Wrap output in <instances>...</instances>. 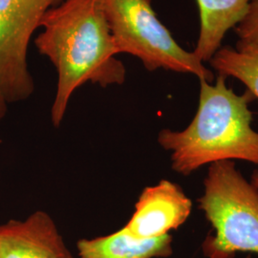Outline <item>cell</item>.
I'll list each match as a JSON object with an SVG mask.
<instances>
[{"instance_id": "obj_1", "label": "cell", "mask_w": 258, "mask_h": 258, "mask_svg": "<svg viewBox=\"0 0 258 258\" xmlns=\"http://www.w3.org/2000/svg\"><path fill=\"white\" fill-rule=\"evenodd\" d=\"M40 28L35 44L57 73L51 120L58 127L78 88L88 82L120 85L126 68L116 58L119 52L100 0H62L47 11Z\"/></svg>"}, {"instance_id": "obj_2", "label": "cell", "mask_w": 258, "mask_h": 258, "mask_svg": "<svg viewBox=\"0 0 258 258\" xmlns=\"http://www.w3.org/2000/svg\"><path fill=\"white\" fill-rule=\"evenodd\" d=\"M218 75L215 83L200 81L198 109L181 131L162 129L159 145L170 153L171 168L188 176L201 166L220 161L241 160L258 166V132L251 127L249 102L255 97L246 90L237 95Z\"/></svg>"}, {"instance_id": "obj_3", "label": "cell", "mask_w": 258, "mask_h": 258, "mask_svg": "<svg viewBox=\"0 0 258 258\" xmlns=\"http://www.w3.org/2000/svg\"><path fill=\"white\" fill-rule=\"evenodd\" d=\"M199 209L215 231L203 243L208 258H233L238 251L258 254V188L233 161L212 163L204 181Z\"/></svg>"}, {"instance_id": "obj_4", "label": "cell", "mask_w": 258, "mask_h": 258, "mask_svg": "<svg viewBox=\"0 0 258 258\" xmlns=\"http://www.w3.org/2000/svg\"><path fill=\"white\" fill-rule=\"evenodd\" d=\"M119 54L138 57L148 71L192 74L212 83L214 75L194 52L180 46L158 19L153 0H100Z\"/></svg>"}, {"instance_id": "obj_5", "label": "cell", "mask_w": 258, "mask_h": 258, "mask_svg": "<svg viewBox=\"0 0 258 258\" xmlns=\"http://www.w3.org/2000/svg\"><path fill=\"white\" fill-rule=\"evenodd\" d=\"M62 0H0V93L6 102L26 101L35 91L28 48L48 10Z\"/></svg>"}, {"instance_id": "obj_6", "label": "cell", "mask_w": 258, "mask_h": 258, "mask_svg": "<svg viewBox=\"0 0 258 258\" xmlns=\"http://www.w3.org/2000/svg\"><path fill=\"white\" fill-rule=\"evenodd\" d=\"M191 210L192 202L180 185L161 180L140 194L135 211L123 228L139 239L161 237L180 228Z\"/></svg>"}, {"instance_id": "obj_7", "label": "cell", "mask_w": 258, "mask_h": 258, "mask_svg": "<svg viewBox=\"0 0 258 258\" xmlns=\"http://www.w3.org/2000/svg\"><path fill=\"white\" fill-rule=\"evenodd\" d=\"M0 258H75L54 219L37 211L0 224Z\"/></svg>"}, {"instance_id": "obj_8", "label": "cell", "mask_w": 258, "mask_h": 258, "mask_svg": "<svg viewBox=\"0 0 258 258\" xmlns=\"http://www.w3.org/2000/svg\"><path fill=\"white\" fill-rule=\"evenodd\" d=\"M80 258H165L172 254V236L139 239L123 227L113 233L77 242Z\"/></svg>"}, {"instance_id": "obj_9", "label": "cell", "mask_w": 258, "mask_h": 258, "mask_svg": "<svg viewBox=\"0 0 258 258\" xmlns=\"http://www.w3.org/2000/svg\"><path fill=\"white\" fill-rule=\"evenodd\" d=\"M200 13V34L194 54L209 62L222 47L228 31L245 17L251 0H196Z\"/></svg>"}, {"instance_id": "obj_10", "label": "cell", "mask_w": 258, "mask_h": 258, "mask_svg": "<svg viewBox=\"0 0 258 258\" xmlns=\"http://www.w3.org/2000/svg\"><path fill=\"white\" fill-rule=\"evenodd\" d=\"M218 75L237 79L258 99V45L237 41L235 48L221 47L209 61Z\"/></svg>"}, {"instance_id": "obj_11", "label": "cell", "mask_w": 258, "mask_h": 258, "mask_svg": "<svg viewBox=\"0 0 258 258\" xmlns=\"http://www.w3.org/2000/svg\"><path fill=\"white\" fill-rule=\"evenodd\" d=\"M233 29L239 42L258 45V0L250 1L245 17Z\"/></svg>"}, {"instance_id": "obj_12", "label": "cell", "mask_w": 258, "mask_h": 258, "mask_svg": "<svg viewBox=\"0 0 258 258\" xmlns=\"http://www.w3.org/2000/svg\"><path fill=\"white\" fill-rule=\"evenodd\" d=\"M7 104L8 102L4 99L2 94L0 93V121L5 117L6 112H7Z\"/></svg>"}, {"instance_id": "obj_13", "label": "cell", "mask_w": 258, "mask_h": 258, "mask_svg": "<svg viewBox=\"0 0 258 258\" xmlns=\"http://www.w3.org/2000/svg\"><path fill=\"white\" fill-rule=\"evenodd\" d=\"M250 183L258 188V170H255V171L252 173L251 178H250Z\"/></svg>"}]
</instances>
